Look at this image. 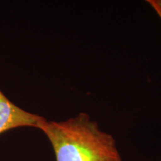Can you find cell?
<instances>
[{
  "mask_svg": "<svg viewBox=\"0 0 161 161\" xmlns=\"http://www.w3.org/2000/svg\"><path fill=\"white\" fill-rule=\"evenodd\" d=\"M37 128L51 142L56 161H122L114 136L86 113L62 122L44 118Z\"/></svg>",
  "mask_w": 161,
  "mask_h": 161,
  "instance_id": "cell-1",
  "label": "cell"
},
{
  "mask_svg": "<svg viewBox=\"0 0 161 161\" xmlns=\"http://www.w3.org/2000/svg\"><path fill=\"white\" fill-rule=\"evenodd\" d=\"M146 2L149 4L161 19V0H147Z\"/></svg>",
  "mask_w": 161,
  "mask_h": 161,
  "instance_id": "cell-3",
  "label": "cell"
},
{
  "mask_svg": "<svg viewBox=\"0 0 161 161\" xmlns=\"http://www.w3.org/2000/svg\"><path fill=\"white\" fill-rule=\"evenodd\" d=\"M44 117L22 109L0 90V134L19 127L38 128Z\"/></svg>",
  "mask_w": 161,
  "mask_h": 161,
  "instance_id": "cell-2",
  "label": "cell"
}]
</instances>
